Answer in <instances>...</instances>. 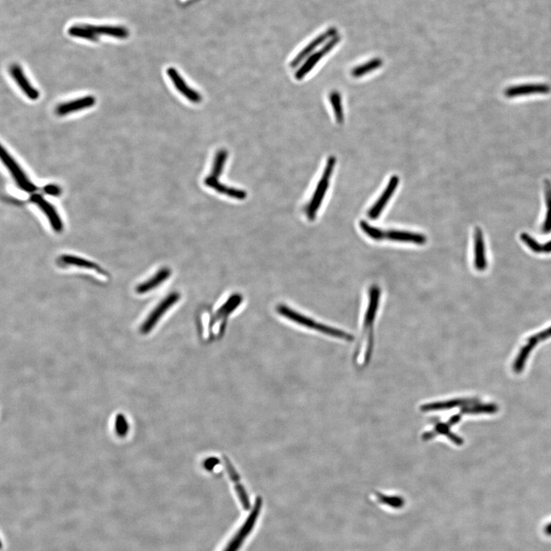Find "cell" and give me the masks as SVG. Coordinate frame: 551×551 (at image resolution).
Here are the masks:
<instances>
[{
    "label": "cell",
    "instance_id": "obj_1",
    "mask_svg": "<svg viewBox=\"0 0 551 551\" xmlns=\"http://www.w3.org/2000/svg\"><path fill=\"white\" fill-rule=\"evenodd\" d=\"M68 34L75 38L97 42L101 35H107L113 38L124 39L129 35V32L123 26H94L91 24H78L68 29Z\"/></svg>",
    "mask_w": 551,
    "mask_h": 551
},
{
    "label": "cell",
    "instance_id": "obj_2",
    "mask_svg": "<svg viewBox=\"0 0 551 551\" xmlns=\"http://www.w3.org/2000/svg\"><path fill=\"white\" fill-rule=\"evenodd\" d=\"M335 163H336L335 157L333 156H329L325 164V167L324 168L320 180L316 185V189L312 194L310 201L305 208V213L309 220L313 221L316 219L318 211L320 209L325 194L328 191L330 179L332 175Z\"/></svg>",
    "mask_w": 551,
    "mask_h": 551
},
{
    "label": "cell",
    "instance_id": "obj_3",
    "mask_svg": "<svg viewBox=\"0 0 551 551\" xmlns=\"http://www.w3.org/2000/svg\"><path fill=\"white\" fill-rule=\"evenodd\" d=\"M277 310L281 316L287 318V319L293 321L295 323L302 325V326L306 327V328H311V329L316 330L319 332L323 333V334L334 337V338H337L339 335V329L323 325V324L318 323L313 319H310L307 316H303L302 314L297 312V311L287 307L285 305H279L277 308Z\"/></svg>",
    "mask_w": 551,
    "mask_h": 551
},
{
    "label": "cell",
    "instance_id": "obj_4",
    "mask_svg": "<svg viewBox=\"0 0 551 551\" xmlns=\"http://www.w3.org/2000/svg\"><path fill=\"white\" fill-rule=\"evenodd\" d=\"M0 156L3 163L6 167L9 169L13 179L16 181L18 186L26 192H34L37 189L36 186L29 180L27 175H26L21 167L15 161L14 159L12 158L8 152L5 150L4 147H1L0 150Z\"/></svg>",
    "mask_w": 551,
    "mask_h": 551
},
{
    "label": "cell",
    "instance_id": "obj_5",
    "mask_svg": "<svg viewBox=\"0 0 551 551\" xmlns=\"http://www.w3.org/2000/svg\"><path fill=\"white\" fill-rule=\"evenodd\" d=\"M340 41H341V36L338 34V35L329 39L328 42H325V45L320 50L312 53L311 55H309L306 58V61H304V63L300 66V68L295 74L296 79L298 81H301L302 79H303L315 67V66L320 61V60L323 58V57H325L328 53H329L334 47L339 43Z\"/></svg>",
    "mask_w": 551,
    "mask_h": 551
},
{
    "label": "cell",
    "instance_id": "obj_6",
    "mask_svg": "<svg viewBox=\"0 0 551 551\" xmlns=\"http://www.w3.org/2000/svg\"><path fill=\"white\" fill-rule=\"evenodd\" d=\"M180 299V294L178 293H170L166 297L158 306L155 308L154 310L150 314V316L146 319L141 328L142 334H148L151 330L156 326L157 322L163 317V315L179 301Z\"/></svg>",
    "mask_w": 551,
    "mask_h": 551
},
{
    "label": "cell",
    "instance_id": "obj_7",
    "mask_svg": "<svg viewBox=\"0 0 551 551\" xmlns=\"http://www.w3.org/2000/svg\"><path fill=\"white\" fill-rule=\"evenodd\" d=\"M380 298H381V289L378 286H371L369 290V298H368V307L365 311L364 316V328L368 330L364 334V338H373L372 331L371 328L373 324L375 322L378 312V305H379Z\"/></svg>",
    "mask_w": 551,
    "mask_h": 551
},
{
    "label": "cell",
    "instance_id": "obj_8",
    "mask_svg": "<svg viewBox=\"0 0 551 551\" xmlns=\"http://www.w3.org/2000/svg\"><path fill=\"white\" fill-rule=\"evenodd\" d=\"M338 29H337L336 28L331 27L329 28V29H327L323 33H322L321 35H319V36L316 37V38H315L313 41H312L307 46L303 48V50H302L301 51H300V52L297 54V56L292 60L291 62H290V66H291L293 68H294V67L300 65V63L303 62V60L307 58L309 55H311L312 53H314V51H315V50H316L318 47L320 46V45H322V44L325 43V42H328L329 39H331V38L335 36V35H338Z\"/></svg>",
    "mask_w": 551,
    "mask_h": 551
},
{
    "label": "cell",
    "instance_id": "obj_9",
    "mask_svg": "<svg viewBox=\"0 0 551 551\" xmlns=\"http://www.w3.org/2000/svg\"><path fill=\"white\" fill-rule=\"evenodd\" d=\"M400 183V179L397 175H392L387 183V187L381 193L378 199L371 206L368 212V217L371 219H377L384 211V208L390 201Z\"/></svg>",
    "mask_w": 551,
    "mask_h": 551
},
{
    "label": "cell",
    "instance_id": "obj_10",
    "mask_svg": "<svg viewBox=\"0 0 551 551\" xmlns=\"http://www.w3.org/2000/svg\"><path fill=\"white\" fill-rule=\"evenodd\" d=\"M167 75L170 78L171 82L173 83L175 88L184 97H186L187 100L191 101L193 104H199L201 102L202 97L201 94L198 91L188 87L179 72H177L174 67H169L167 70Z\"/></svg>",
    "mask_w": 551,
    "mask_h": 551
},
{
    "label": "cell",
    "instance_id": "obj_11",
    "mask_svg": "<svg viewBox=\"0 0 551 551\" xmlns=\"http://www.w3.org/2000/svg\"><path fill=\"white\" fill-rule=\"evenodd\" d=\"M31 201L35 203L45 213L50 225L56 232H61L63 230V223L54 206L48 202L41 194H35L31 197Z\"/></svg>",
    "mask_w": 551,
    "mask_h": 551
},
{
    "label": "cell",
    "instance_id": "obj_12",
    "mask_svg": "<svg viewBox=\"0 0 551 551\" xmlns=\"http://www.w3.org/2000/svg\"><path fill=\"white\" fill-rule=\"evenodd\" d=\"M261 500L260 499H257L256 500V503H255L254 507H253V511L252 514H250V517L247 518V521L245 524L243 526L242 528L240 530V532L236 535L234 540L230 543L228 547L226 548L225 551H237L238 548L241 546L242 542L244 541V538L248 535L249 532L250 530L253 528V525H254L255 521L257 520V517H258L259 513H260V508H261Z\"/></svg>",
    "mask_w": 551,
    "mask_h": 551
},
{
    "label": "cell",
    "instance_id": "obj_13",
    "mask_svg": "<svg viewBox=\"0 0 551 551\" xmlns=\"http://www.w3.org/2000/svg\"><path fill=\"white\" fill-rule=\"evenodd\" d=\"M204 182L206 186L209 187L214 191H217L219 194L228 196L230 198L237 200H244L247 198V192L244 190L228 186V185L219 182V179H217V178L211 176V175L206 177Z\"/></svg>",
    "mask_w": 551,
    "mask_h": 551
},
{
    "label": "cell",
    "instance_id": "obj_14",
    "mask_svg": "<svg viewBox=\"0 0 551 551\" xmlns=\"http://www.w3.org/2000/svg\"><path fill=\"white\" fill-rule=\"evenodd\" d=\"M384 240L396 241V242L411 243L415 244H424L427 243V237L424 234L400 230L384 231Z\"/></svg>",
    "mask_w": 551,
    "mask_h": 551
},
{
    "label": "cell",
    "instance_id": "obj_15",
    "mask_svg": "<svg viewBox=\"0 0 551 551\" xmlns=\"http://www.w3.org/2000/svg\"><path fill=\"white\" fill-rule=\"evenodd\" d=\"M10 73L14 78L18 86L31 100H37L39 97V92L29 83L23 69L18 64H13L10 68Z\"/></svg>",
    "mask_w": 551,
    "mask_h": 551
},
{
    "label": "cell",
    "instance_id": "obj_16",
    "mask_svg": "<svg viewBox=\"0 0 551 551\" xmlns=\"http://www.w3.org/2000/svg\"><path fill=\"white\" fill-rule=\"evenodd\" d=\"M224 462H225V468H226L227 471H228L230 479L234 483V489H235L236 493H237V495L239 498L240 502H241L243 508L245 510L249 509L250 508V502H249L248 496L246 493L244 486H242V483H241L238 472H237L235 468L233 466L232 464L228 458L224 457Z\"/></svg>",
    "mask_w": 551,
    "mask_h": 551
},
{
    "label": "cell",
    "instance_id": "obj_17",
    "mask_svg": "<svg viewBox=\"0 0 551 551\" xmlns=\"http://www.w3.org/2000/svg\"><path fill=\"white\" fill-rule=\"evenodd\" d=\"M95 102L96 100L94 97L87 96V97L78 98V99L70 101V102L60 104L56 109V113L59 116H64V115L69 114V113H74V112L78 111V110H84V109L93 107Z\"/></svg>",
    "mask_w": 551,
    "mask_h": 551
},
{
    "label": "cell",
    "instance_id": "obj_18",
    "mask_svg": "<svg viewBox=\"0 0 551 551\" xmlns=\"http://www.w3.org/2000/svg\"><path fill=\"white\" fill-rule=\"evenodd\" d=\"M549 91H550V88L548 85L535 84V85L511 87L505 91V95L508 97H518V96L529 95V94H548Z\"/></svg>",
    "mask_w": 551,
    "mask_h": 551
},
{
    "label": "cell",
    "instance_id": "obj_19",
    "mask_svg": "<svg viewBox=\"0 0 551 551\" xmlns=\"http://www.w3.org/2000/svg\"><path fill=\"white\" fill-rule=\"evenodd\" d=\"M171 270L169 268H163L161 270L156 272L154 277L150 278L149 281L140 284L136 288V292L140 294L148 293L151 290H154L156 287L161 285L165 281L170 277Z\"/></svg>",
    "mask_w": 551,
    "mask_h": 551
},
{
    "label": "cell",
    "instance_id": "obj_20",
    "mask_svg": "<svg viewBox=\"0 0 551 551\" xmlns=\"http://www.w3.org/2000/svg\"><path fill=\"white\" fill-rule=\"evenodd\" d=\"M475 266L480 271L485 270L487 266L483 232L479 228H476L475 231Z\"/></svg>",
    "mask_w": 551,
    "mask_h": 551
},
{
    "label": "cell",
    "instance_id": "obj_21",
    "mask_svg": "<svg viewBox=\"0 0 551 551\" xmlns=\"http://www.w3.org/2000/svg\"><path fill=\"white\" fill-rule=\"evenodd\" d=\"M539 339L537 338L536 335L530 337L527 341V344L525 346L521 349L520 351L519 354H518V357L515 359V363L513 365V370L515 373L518 374V373L521 372L524 369V365H525L526 361H527V358H528L529 355H530V352L532 351V349L535 347L536 345L538 342Z\"/></svg>",
    "mask_w": 551,
    "mask_h": 551
},
{
    "label": "cell",
    "instance_id": "obj_22",
    "mask_svg": "<svg viewBox=\"0 0 551 551\" xmlns=\"http://www.w3.org/2000/svg\"><path fill=\"white\" fill-rule=\"evenodd\" d=\"M383 65V60L379 57L371 59L367 62L360 65L356 66L352 70V75L354 78H361L365 76L377 69L380 68Z\"/></svg>",
    "mask_w": 551,
    "mask_h": 551
},
{
    "label": "cell",
    "instance_id": "obj_23",
    "mask_svg": "<svg viewBox=\"0 0 551 551\" xmlns=\"http://www.w3.org/2000/svg\"><path fill=\"white\" fill-rule=\"evenodd\" d=\"M328 99L332 107L335 120L338 124H343L345 121V114L342 103H341V94L338 93V91H331L328 96Z\"/></svg>",
    "mask_w": 551,
    "mask_h": 551
},
{
    "label": "cell",
    "instance_id": "obj_24",
    "mask_svg": "<svg viewBox=\"0 0 551 551\" xmlns=\"http://www.w3.org/2000/svg\"><path fill=\"white\" fill-rule=\"evenodd\" d=\"M228 152L225 149H221L216 152L214 157L213 163H212V170H211V176L215 177L219 179L223 172L225 163L228 160Z\"/></svg>",
    "mask_w": 551,
    "mask_h": 551
},
{
    "label": "cell",
    "instance_id": "obj_25",
    "mask_svg": "<svg viewBox=\"0 0 551 551\" xmlns=\"http://www.w3.org/2000/svg\"><path fill=\"white\" fill-rule=\"evenodd\" d=\"M499 410V406L494 403L488 404H474L463 406L461 409V414L463 415H477V414H495Z\"/></svg>",
    "mask_w": 551,
    "mask_h": 551
},
{
    "label": "cell",
    "instance_id": "obj_26",
    "mask_svg": "<svg viewBox=\"0 0 551 551\" xmlns=\"http://www.w3.org/2000/svg\"><path fill=\"white\" fill-rule=\"evenodd\" d=\"M241 301H242V298L240 295H234L218 309L216 312V317L227 319L226 318L229 316L230 314L234 312L241 304Z\"/></svg>",
    "mask_w": 551,
    "mask_h": 551
},
{
    "label": "cell",
    "instance_id": "obj_27",
    "mask_svg": "<svg viewBox=\"0 0 551 551\" xmlns=\"http://www.w3.org/2000/svg\"><path fill=\"white\" fill-rule=\"evenodd\" d=\"M61 260H62L63 263L67 265L88 268V269H100L99 266H97L94 262L89 261V260L81 258V257H75V256H72V255H63L62 257H61Z\"/></svg>",
    "mask_w": 551,
    "mask_h": 551
},
{
    "label": "cell",
    "instance_id": "obj_28",
    "mask_svg": "<svg viewBox=\"0 0 551 551\" xmlns=\"http://www.w3.org/2000/svg\"><path fill=\"white\" fill-rule=\"evenodd\" d=\"M359 226H360L362 231L368 236V238L377 241H381L384 240V231L383 230L371 226L370 224L365 222V221H361Z\"/></svg>",
    "mask_w": 551,
    "mask_h": 551
},
{
    "label": "cell",
    "instance_id": "obj_29",
    "mask_svg": "<svg viewBox=\"0 0 551 551\" xmlns=\"http://www.w3.org/2000/svg\"><path fill=\"white\" fill-rule=\"evenodd\" d=\"M115 430L120 437H126L129 431V424L123 415H118L115 419Z\"/></svg>",
    "mask_w": 551,
    "mask_h": 551
},
{
    "label": "cell",
    "instance_id": "obj_30",
    "mask_svg": "<svg viewBox=\"0 0 551 551\" xmlns=\"http://www.w3.org/2000/svg\"><path fill=\"white\" fill-rule=\"evenodd\" d=\"M521 239L533 251L536 252V253H540V252L543 251V247L540 244H538L534 238H531L530 235L526 234V233L521 234Z\"/></svg>",
    "mask_w": 551,
    "mask_h": 551
},
{
    "label": "cell",
    "instance_id": "obj_31",
    "mask_svg": "<svg viewBox=\"0 0 551 551\" xmlns=\"http://www.w3.org/2000/svg\"><path fill=\"white\" fill-rule=\"evenodd\" d=\"M379 499L381 502L393 508H401L404 504L403 499L396 496H379Z\"/></svg>",
    "mask_w": 551,
    "mask_h": 551
},
{
    "label": "cell",
    "instance_id": "obj_32",
    "mask_svg": "<svg viewBox=\"0 0 551 551\" xmlns=\"http://www.w3.org/2000/svg\"><path fill=\"white\" fill-rule=\"evenodd\" d=\"M44 191L46 194L52 196H57L61 193V190L57 185H48L44 188Z\"/></svg>",
    "mask_w": 551,
    "mask_h": 551
},
{
    "label": "cell",
    "instance_id": "obj_33",
    "mask_svg": "<svg viewBox=\"0 0 551 551\" xmlns=\"http://www.w3.org/2000/svg\"><path fill=\"white\" fill-rule=\"evenodd\" d=\"M543 231L544 233H549L551 231V209H547L546 219L543 224Z\"/></svg>",
    "mask_w": 551,
    "mask_h": 551
},
{
    "label": "cell",
    "instance_id": "obj_34",
    "mask_svg": "<svg viewBox=\"0 0 551 551\" xmlns=\"http://www.w3.org/2000/svg\"><path fill=\"white\" fill-rule=\"evenodd\" d=\"M537 338H538L539 341H543V340L547 339V338L551 337V327L546 328V330L540 331L538 334H535Z\"/></svg>",
    "mask_w": 551,
    "mask_h": 551
},
{
    "label": "cell",
    "instance_id": "obj_35",
    "mask_svg": "<svg viewBox=\"0 0 551 551\" xmlns=\"http://www.w3.org/2000/svg\"><path fill=\"white\" fill-rule=\"evenodd\" d=\"M544 533L548 536H551V522L545 527Z\"/></svg>",
    "mask_w": 551,
    "mask_h": 551
},
{
    "label": "cell",
    "instance_id": "obj_36",
    "mask_svg": "<svg viewBox=\"0 0 551 551\" xmlns=\"http://www.w3.org/2000/svg\"><path fill=\"white\" fill-rule=\"evenodd\" d=\"M543 251L547 252V253L548 252H551V241L545 244L544 247H543Z\"/></svg>",
    "mask_w": 551,
    "mask_h": 551
}]
</instances>
